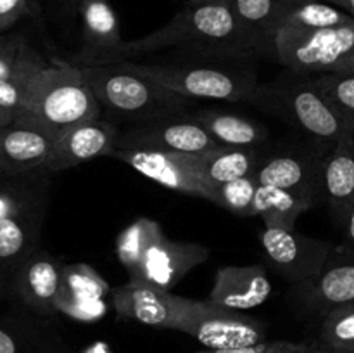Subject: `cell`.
I'll return each instance as SVG.
<instances>
[{"label": "cell", "instance_id": "cell-1", "mask_svg": "<svg viewBox=\"0 0 354 353\" xmlns=\"http://www.w3.org/2000/svg\"><path fill=\"white\" fill-rule=\"evenodd\" d=\"M168 47H182L183 52L214 57L242 59L258 54L242 31L228 0L189 3L159 30L127 42L128 59Z\"/></svg>", "mask_w": 354, "mask_h": 353}, {"label": "cell", "instance_id": "cell-2", "mask_svg": "<svg viewBox=\"0 0 354 353\" xmlns=\"http://www.w3.org/2000/svg\"><path fill=\"white\" fill-rule=\"evenodd\" d=\"M50 176L0 175V270L6 277L40 249Z\"/></svg>", "mask_w": 354, "mask_h": 353}, {"label": "cell", "instance_id": "cell-3", "mask_svg": "<svg viewBox=\"0 0 354 353\" xmlns=\"http://www.w3.org/2000/svg\"><path fill=\"white\" fill-rule=\"evenodd\" d=\"M100 106L114 118L131 125L185 113L194 99L131 71L123 62L107 66H78Z\"/></svg>", "mask_w": 354, "mask_h": 353}, {"label": "cell", "instance_id": "cell-4", "mask_svg": "<svg viewBox=\"0 0 354 353\" xmlns=\"http://www.w3.org/2000/svg\"><path fill=\"white\" fill-rule=\"evenodd\" d=\"M209 55H206V59ZM175 61V62H131L121 61L131 71L161 83L180 96L197 99H216L228 102H256L258 76L254 69L220 61ZM230 59V57H228Z\"/></svg>", "mask_w": 354, "mask_h": 353}, {"label": "cell", "instance_id": "cell-5", "mask_svg": "<svg viewBox=\"0 0 354 353\" xmlns=\"http://www.w3.org/2000/svg\"><path fill=\"white\" fill-rule=\"evenodd\" d=\"M102 106L93 96L82 69L73 62H48L37 76L30 104L21 114H30L55 135L99 120Z\"/></svg>", "mask_w": 354, "mask_h": 353}, {"label": "cell", "instance_id": "cell-6", "mask_svg": "<svg viewBox=\"0 0 354 353\" xmlns=\"http://www.w3.org/2000/svg\"><path fill=\"white\" fill-rule=\"evenodd\" d=\"M290 73L259 85L256 102L272 106L280 116L313 138L315 145L324 149H332L341 138L353 134L318 92L310 73Z\"/></svg>", "mask_w": 354, "mask_h": 353}, {"label": "cell", "instance_id": "cell-7", "mask_svg": "<svg viewBox=\"0 0 354 353\" xmlns=\"http://www.w3.org/2000/svg\"><path fill=\"white\" fill-rule=\"evenodd\" d=\"M273 54L290 71L354 73V23L324 30H290L275 33Z\"/></svg>", "mask_w": 354, "mask_h": 353}, {"label": "cell", "instance_id": "cell-8", "mask_svg": "<svg viewBox=\"0 0 354 353\" xmlns=\"http://www.w3.org/2000/svg\"><path fill=\"white\" fill-rule=\"evenodd\" d=\"M199 341L206 350L241 348L265 341L268 336L265 322L245 311L218 307L207 300H189L175 294V325Z\"/></svg>", "mask_w": 354, "mask_h": 353}, {"label": "cell", "instance_id": "cell-9", "mask_svg": "<svg viewBox=\"0 0 354 353\" xmlns=\"http://www.w3.org/2000/svg\"><path fill=\"white\" fill-rule=\"evenodd\" d=\"M259 242L270 265L294 286L317 279L327 265L334 246L296 228L263 227Z\"/></svg>", "mask_w": 354, "mask_h": 353}, {"label": "cell", "instance_id": "cell-10", "mask_svg": "<svg viewBox=\"0 0 354 353\" xmlns=\"http://www.w3.org/2000/svg\"><path fill=\"white\" fill-rule=\"evenodd\" d=\"M216 141L190 113L169 114L158 120L135 123L120 132L116 149H151V151L199 154L218 147Z\"/></svg>", "mask_w": 354, "mask_h": 353}, {"label": "cell", "instance_id": "cell-11", "mask_svg": "<svg viewBox=\"0 0 354 353\" xmlns=\"http://www.w3.org/2000/svg\"><path fill=\"white\" fill-rule=\"evenodd\" d=\"M57 135L30 114L0 125V172L7 175L47 173Z\"/></svg>", "mask_w": 354, "mask_h": 353}, {"label": "cell", "instance_id": "cell-12", "mask_svg": "<svg viewBox=\"0 0 354 353\" xmlns=\"http://www.w3.org/2000/svg\"><path fill=\"white\" fill-rule=\"evenodd\" d=\"M78 10L82 17V48L73 57V64L107 66L130 61L120 21L109 0H80Z\"/></svg>", "mask_w": 354, "mask_h": 353}, {"label": "cell", "instance_id": "cell-13", "mask_svg": "<svg viewBox=\"0 0 354 353\" xmlns=\"http://www.w3.org/2000/svg\"><path fill=\"white\" fill-rule=\"evenodd\" d=\"M328 152L330 149L315 145L313 149H304V151L294 149V151L265 156L254 175L261 185L296 190L322 203L324 165Z\"/></svg>", "mask_w": 354, "mask_h": 353}, {"label": "cell", "instance_id": "cell-14", "mask_svg": "<svg viewBox=\"0 0 354 353\" xmlns=\"http://www.w3.org/2000/svg\"><path fill=\"white\" fill-rule=\"evenodd\" d=\"M109 156L166 189L203 197L214 204V190L190 168L183 154L151 149H114Z\"/></svg>", "mask_w": 354, "mask_h": 353}, {"label": "cell", "instance_id": "cell-15", "mask_svg": "<svg viewBox=\"0 0 354 353\" xmlns=\"http://www.w3.org/2000/svg\"><path fill=\"white\" fill-rule=\"evenodd\" d=\"M294 296L322 317L334 308L354 303V249L334 246L320 275L294 286Z\"/></svg>", "mask_w": 354, "mask_h": 353}, {"label": "cell", "instance_id": "cell-16", "mask_svg": "<svg viewBox=\"0 0 354 353\" xmlns=\"http://www.w3.org/2000/svg\"><path fill=\"white\" fill-rule=\"evenodd\" d=\"M62 269L61 260L37 249L10 273V287L31 311L40 317H52L57 314L55 303L61 291Z\"/></svg>", "mask_w": 354, "mask_h": 353}, {"label": "cell", "instance_id": "cell-17", "mask_svg": "<svg viewBox=\"0 0 354 353\" xmlns=\"http://www.w3.org/2000/svg\"><path fill=\"white\" fill-rule=\"evenodd\" d=\"M118 137L120 130L116 125L100 118L62 132L55 138L50 159L47 163V173L54 175L90 159L109 156L116 149Z\"/></svg>", "mask_w": 354, "mask_h": 353}, {"label": "cell", "instance_id": "cell-18", "mask_svg": "<svg viewBox=\"0 0 354 353\" xmlns=\"http://www.w3.org/2000/svg\"><path fill=\"white\" fill-rule=\"evenodd\" d=\"M207 258V246L199 242L173 241L165 235L145 253L137 279L162 291H171L187 273L206 263Z\"/></svg>", "mask_w": 354, "mask_h": 353}, {"label": "cell", "instance_id": "cell-19", "mask_svg": "<svg viewBox=\"0 0 354 353\" xmlns=\"http://www.w3.org/2000/svg\"><path fill=\"white\" fill-rule=\"evenodd\" d=\"M113 287L86 263H69L62 269L61 291L57 296V314L78 320H97L107 311L104 298Z\"/></svg>", "mask_w": 354, "mask_h": 353}, {"label": "cell", "instance_id": "cell-20", "mask_svg": "<svg viewBox=\"0 0 354 353\" xmlns=\"http://www.w3.org/2000/svg\"><path fill=\"white\" fill-rule=\"evenodd\" d=\"M111 301L120 318L140 322L158 329L175 325V294L140 279H130L111 289Z\"/></svg>", "mask_w": 354, "mask_h": 353}, {"label": "cell", "instance_id": "cell-21", "mask_svg": "<svg viewBox=\"0 0 354 353\" xmlns=\"http://www.w3.org/2000/svg\"><path fill=\"white\" fill-rule=\"evenodd\" d=\"M270 294L272 282L261 265L223 266L214 275L207 301L230 310L248 311L266 303Z\"/></svg>", "mask_w": 354, "mask_h": 353}, {"label": "cell", "instance_id": "cell-22", "mask_svg": "<svg viewBox=\"0 0 354 353\" xmlns=\"http://www.w3.org/2000/svg\"><path fill=\"white\" fill-rule=\"evenodd\" d=\"M190 168L213 189L218 183L230 182L256 173L265 152L261 147H234V145H218L199 154H183Z\"/></svg>", "mask_w": 354, "mask_h": 353}, {"label": "cell", "instance_id": "cell-23", "mask_svg": "<svg viewBox=\"0 0 354 353\" xmlns=\"http://www.w3.org/2000/svg\"><path fill=\"white\" fill-rule=\"evenodd\" d=\"M324 203L337 224L344 225L354 204V137L346 135L325 158Z\"/></svg>", "mask_w": 354, "mask_h": 353}, {"label": "cell", "instance_id": "cell-24", "mask_svg": "<svg viewBox=\"0 0 354 353\" xmlns=\"http://www.w3.org/2000/svg\"><path fill=\"white\" fill-rule=\"evenodd\" d=\"M204 130L221 145L234 147H261L268 141L265 125L252 118L221 109H201L194 113Z\"/></svg>", "mask_w": 354, "mask_h": 353}, {"label": "cell", "instance_id": "cell-25", "mask_svg": "<svg viewBox=\"0 0 354 353\" xmlns=\"http://www.w3.org/2000/svg\"><path fill=\"white\" fill-rule=\"evenodd\" d=\"M315 206H318V201L306 194L259 183L252 203L251 218L261 217L265 227L294 228L297 218Z\"/></svg>", "mask_w": 354, "mask_h": 353}, {"label": "cell", "instance_id": "cell-26", "mask_svg": "<svg viewBox=\"0 0 354 353\" xmlns=\"http://www.w3.org/2000/svg\"><path fill=\"white\" fill-rule=\"evenodd\" d=\"M242 31L258 54L273 52L283 6L280 0H228Z\"/></svg>", "mask_w": 354, "mask_h": 353}, {"label": "cell", "instance_id": "cell-27", "mask_svg": "<svg viewBox=\"0 0 354 353\" xmlns=\"http://www.w3.org/2000/svg\"><path fill=\"white\" fill-rule=\"evenodd\" d=\"M165 235L161 224L147 217L137 218L120 232L116 239V255L130 279H137L145 253Z\"/></svg>", "mask_w": 354, "mask_h": 353}, {"label": "cell", "instance_id": "cell-28", "mask_svg": "<svg viewBox=\"0 0 354 353\" xmlns=\"http://www.w3.org/2000/svg\"><path fill=\"white\" fill-rule=\"evenodd\" d=\"M354 23V19L344 10L339 9L327 0H311V2L286 3L279 19V28L290 30H324L342 24Z\"/></svg>", "mask_w": 354, "mask_h": 353}, {"label": "cell", "instance_id": "cell-29", "mask_svg": "<svg viewBox=\"0 0 354 353\" xmlns=\"http://www.w3.org/2000/svg\"><path fill=\"white\" fill-rule=\"evenodd\" d=\"M315 87L339 118L354 128V73H322L311 75Z\"/></svg>", "mask_w": 354, "mask_h": 353}, {"label": "cell", "instance_id": "cell-30", "mask_svg": "<svg viewBox=\"0 0 354 353\" xmlns=\"http://www.w3.org/2000/svg\"><path fill=\"white\" fill-rule=\"evenodd\" d=\"M318 346L332 353H354V303L334 308L322 317Z\"/></svg>", "mask_w": 354, "mask_h": 353}, {"label": "cell", "instance_id": "cell-31", "mask_svg": "<svg viewBox=\"0 0 354 353\" xmlns=\"http://www.w3.org/2000/svg\"><path fill=\"white\" fill-rule=\"evenodd\" d=\"M0 353H69L59 338L0 324Z\"/></svg>", "mask_w": 354, "mask_h": 353}, {"label": "cell", "instance_id": "cell-32", "mask_svg": "<svg viewBox=\"0 0 354 353\" xmlns=\"http://www.w3.org/2000/svg\"><path fill=\"white\" fill-rule=\"evenodd\" d=\"M47 64L40 52L30 47L19 35H0V80H7L26 69Z\"/></svg>", "mask_w": 354, "mask_h": 353}, {"label": "cell", "instance_id": "cell-33", "mask_svg": "<svg viewBox=\"0 0 354 353\" xmlns=\"http://www.w3.org/2000/svg\"><path fill=\"white\" fill-rule=\"evenodd\" d=\"M258 179L256 175L241 176V179L230 180V182L218 183L213 187L214 190V204L225 208L230 213L239 217L251 218L252 203H254L256 190H258Z\"/></svg>", "mask_w": 354, "mask_h": 353}, {"label": "cell", "instance_id": "cell-34", "mask_svg": "<svg viewBox=\"0 0 354 353\" xmlns=\"http://www.w3.org/2000/svg\"><path fill=\"white\" fill-rule=\"evenodd\" d=\"M47 64L21 71L7 80H0V107L14 111L17 114L24 113L28 104H30L31 92H33L38 73Z\"/></svg>", "mask_w": 354, "mask_h": 353}, {"label": "cell", "instance_id": "cell-35", "mask_svg": "<svg viewBox=\"0 0 354 353\" xmlns=\"http://www.w3.org/2000/svg\"><path fill=\"white\" fill-rule=\"evenodd\" d=\"M317 350L315 343H297L286 341V339H277V341H259L254 345L241 346V348H227V350H201L196 353H313Z\"/></svg>", "mask_w": 354, "mask_h": 353}, {"label": "cell", "instance_id": "cell-36", "mask_svg": "<svg viewBox=\"0 0 354 353\" xmlns=\"http://www.w3.org/2000/svg\"><path fill=\"white\" fill-rule=\"evenodd\" d=\"M31 0H0V35L19 23L24 16L35 14Z\"/></svg>", "mask_w": 354, "mask_h": 353}, {"label": "cell", "instance_id": "cell-37", "mask_svg": "<svg viewBox=\"0 0 354 353\" xmlns=\"http://www.w3.org/2000/svg\"><path fill=\"white\" fill-rule=\"evenodd\" d=\"M342 228H344V242H342L341 246L354 249V204L351 206V211H349Z\"/></svg>", "mask_w": 354, "mask_h": 353}, {"label": "cell", "instance_id": "cell-38", "mask_svg": "<svg viewBox=\"0 0 354 353\" xmlns=\"http://www.w3.org/2000/svg\"><path fill=\"white\" fill-rule=\"evenodd\" d=\"M327 2L337 6L339 9L344 10L346 14H349V16L354 19V0H327Z\"/></svg>", "mask_w": 354, "mask_h": 353}, {"label": "cell", "instance_id": "cell-39", "mask_svg": "<svg viewBox=\"0 0 354 353\" xmlns=\"http://www.w3.org/2000/svg\"><path fill=\"white\" fill-rule=\"evenodd\" d=\"M16 116H17V113H14V111H9V109H3V107H0V125L9 123V121H12Z\"/></svg>", "mask_w": 354, "mask_h": 353}, {"label": "cell", "instance_id": "cell-40", "mask_svg": "<svg viewBox=\"0 0 354 353\" xmlns=\"http://www.w3.org/2000/svg\"><path fill=\"white\" fill-rule=\"evenodd\" d=\"M3 291H6V275H3L2 270H0V300H2L3 296Z\"/></svg>", "mask_w": 354, "mask_h": 353}, {"label": "cell", "instance_id": "cell-41", "mask_svg": "<svg viewBox=\"0 0 354 353\" xmlns=\"http://www.w3.org/2000/svg\"><path fill=\"white\" fill-rule=\"evenodd\" d=\"M187 3H214V2H223V0H182Z\"/></svg>", "mask_w": 354, "mask_h": 353}, {"label": "cell", "instance_id": "cell-42", "mask_svg": "<svg viewBox=\"0 0 354 353\" xmlns=\"http://www.w3.org/2000/svg\"><path fill=\"white\" fill-rule=\"evenodd\" d=\"M282 3H301V2H311V0H280Z\"/></svg>", "mask_w": 354, "mask_h": 353}, {"label": "cell", "instance_id": "cell-43", "mask_svg": "<svg viewBox=\"0 0 354 353\" xmlns=\"http://www.w3.org/2000/svg\"><path fill=\"white\" fill-rule=\"evenodd\" d=\"M315 353H332V352H328V350L322 348V346L317 345V350H315Z\"/></svg>", "mask_w": 354, "mask_h": 353}, {"label": "cell", "instance_id": "cell-44", "mask_svg": "<svg viewBox=\"0 0 354 353\" xmlns=\"http://www.w3.org/2000/svg\"><path fill=\"white\" fill-rule=\"evenodd\" d=\"M31 3H33L35 10H37V12H38V0H31Z\"/></svg>", "mask_w": 354, "mask_h": 353}, {"label": "cell", "instance_id": "cell-45", "mask_svg": "<svg viewBox=\"0 0 354 353\" xmlns=\"http://www.w3.org/2000/svg\"><path fill=\"white\" fill-rule=\"evenodd\" d=\"M353 137H354V128H353Z\"/></svg>", "mask_w": 354, "mask_h": 353}, {"label": "cell", "instance_id": "cell-46", "mask_svg": "<svg viewBox=\"0 0 354 353\" xmlns=\"http://www.w3.org/2000/svg\"><path fill=\"white\" fill-rule=\"evenodd\" d=\"M2 173H3V172H0V175H2Z\"/></svg>", "mask_w": 354, "mask_h": 353}, {"label": "cell", "instance_id": "cell-47", "mask_svg": "<svg viewBox=\"0 0 354 353\" xmlns=\"http://www.w3.org/2000/svg\"><path fill=\"white\" fill-rule=\"evenodd\" d=\"M78 2H80V0H78Z\"/></svg>", "mask_w": 354, "mask_h": 353}, {"label": "cell", "instance_id": "cell-48", "mask_svg": "<svg viewBox=\"0 0 354 353\" xmlns=\"http://www.w3.org/2000/svg\"><path fill=\"white\" fill-rule=\"evenodd\" d=\"M313 353H315V352H313Z\"/></svg>", "mask_w": 354, "mask_h": 353}]
</instances>
